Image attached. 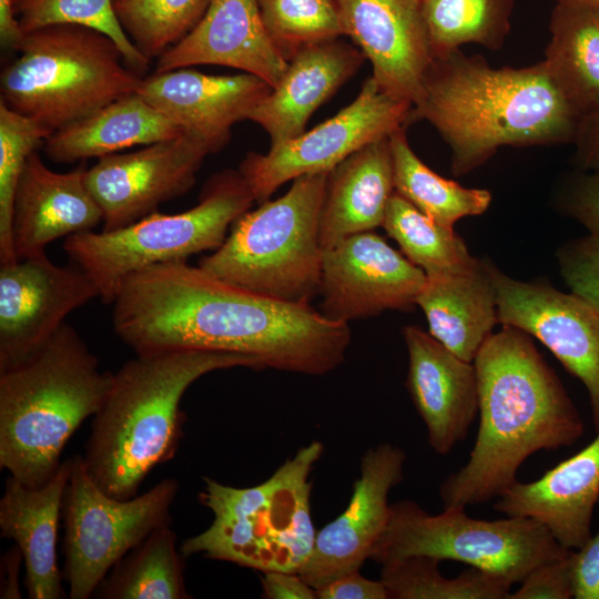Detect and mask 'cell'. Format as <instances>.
Wrapping results in <instances>:
<instances>
[{
	"label": "cell",
	"instance_id": "48",
	"mask_svg": "<svg viewBox=\"0 0 599 599\" xmlns=\"http://www.w3.org/2000/svg\"><path fill=\"white\" fill-rule=\"evenodd\" d=\"M556 2H571L599 9V0H555Z\"/></svg>",
	"mask_w": 599,
	"mask_h": 599
},
{
	"label": "cell",
	"instance_id": "35",
	"mask_svg": "<svg viewBox=\"0 0 599 599\" xmlns=\"http://www.w3.org/2000/svg\"><path fill=\"white\" fill-rule=\"evenodd\" d=\"M211 0H112L115 16L150 61L181 41L203 18Z\"/></svg>",
	"mask_w": 599,
	"mask_h": 599
},
{
	"label": "cell",
	"instance_id": "13",
	"mask_svg": "<svg viewBox=\"0 0 599 599\" xmlns=\"http://www.w3.org/2000/svg\"><path fill=\"white\" fill-rule=\"evenodd\" d=\"M209 154L201 141L183 133L98 159L85 181L102 210V230L124 227L187 193Z\"/></svg>",
	"mask_w": 599,
	"mask_h": 599
},
{
	"label": "cell",
	"instance_id": "32",
	"mask_svg": "<svg viewBox=\"0 0 599 599\" xmlns=\"http://www.w3.org/2000/svg\"><path fill=\"white\" fill-rule=\"evenodd\" d=\"M382 226L426 276L466 273L480 262L470 255L453 229L436 223L396 192Z\"/></svg>",
	"mask_w": 599,
	"mask_h": 599
},
{
	"label": "cell",
	"instance_id": "42",
	"mask_svg": "<svg viewBox=\"0 0 599 599\" xmlns=\"http://www.w3.org/2000/svg\"><path fill=\"white\" fill-rule=\"evenodd\" d=\"M572 592L576 599H599V530L571 550Z\"/></svg>",
	"mask_w": 599,
	"mask_h": 599
},
{
	"label": "cell",
	"instance_id": "38",
	"mask_svg": "<svg viewBox=\"0 0 599 599\" xmlns=\"http://www.w3.org/2000/svg\"><path fill=\"white\" fill-rule=\"evenodd\" d=\"M52 133L0 100V265L17 262L11 222L17 185L28 158Z\"/></svg>",
	"mask_w": 599,
	"mask_h": 599
},
{
	"label": "cell",
	"instance_id": "29",
	"mask_svg": "<svg viewBox=\"0 0 599 599\" xmlns=\"http://www.w3.org/2000/svg\"><path fill=\"white\" fill-rule=\"evenodd\" d=\"M549 29L548 71L581 118L599 112V9L556 2Z\"/></svg>",
	"mask_w": 599,
	"mask_h": 599
},
{
	"label": "cell",
	"instance_id": "43",
	"mask_svg": "<svg viewBox=\"0 0 599 599\" xmlns=\"http://www.w3.org/2000/svg\"><path fill=\"white\" fill-rule=\"evenodd\" d=\"M315 591L317 599H388L383 582L365 578L359 570L342 575Z\"/></svg>",
	"mask_w": 599,
	"mask_h": 599
},
{
	"label": "cell",
	"instance_id": "22",
	"mask_svg": "<svg viewBox=\"0 0 599 599\" xmlns=\"http://www.w3.org/2000/svg\"><path fill=\"white\" fill-rule=\"evenodd\" d=\"M85 173L83 164L69 172H55L44 164L38 151L28 158L12 210L11 236L17 260L45 254L49 243L93 231L103 222Z\"/></svg>",
	"mask_w": 599,
	"mask_h": 599
},
{
	"label": "cell",
	"instance_id": "1",
	"mask_svg": "<svg viewBox=\"0 0 599 599\" xmlns=\"http://www.w3.org/2000/svg\"><path fill=\"white\" fill-rule=\"evenodd\" d=\"M112 324L136 354L205 349L257 357L265 368L324 375L342 365L348 323L309 303H291L219 280L186 261L156 264L128 276Z\"/></svg>",
	"mask_w": 599,
	"mask_h": 599
},
{
	"label": "cell",
	"instance_id": "23",
	"mask_svg": "<svg viewBox=\"0 0 599 599\" xmlns=\"http://www.w3.org/2000/svg\"><path fill=\"white\" fill-rule=\"evenodd\" d=\"M599 500V430L595 439L534 481H516L494 509L509 517L532 518L545 525L566 549L577 550L591 537Z\"/></svg>",
	"mask_w": 599,
	"mask_h": 599
},
{
	"label": "cell",
	"instance_id": "9",
	"mask_svg": "<svg viewBox=\"0 0 599 599\" xmlns=\"http://www.w3.org/2000/svg\"><path fill=\"white\" fill-rule=\"evenodd\" d=\"M254 202L240 171L223 170L209 179L193 207L175 214L155 211L121 229L73 234L64 238L63 250L93 280L99 297L113 303L131 274L217 250Z\"/></svg>",
	"mask_w": 599,
	"mask_h": 599
},
{
	"label": "cell",
	"instance_id": "4",
	"mask_svg": "<svg viewBox=\"0 0 599 599\" xmlns=\"http://www.w3.org/2000/svg\"><path fill=\"white\" fill-rule=\"evenodd\" d=\"M234 367L265 368L254 356L205 349L136 354L125 362L93 416L82 456L91 478L112 497L136 496L151 470L175 455L185 419L180 404L189 386Z\"/></svg>",
	"mask_w": 599,
	"mask_h": 599
},
{
	"label": "cell",
	"instance_id": "10",
	"mask_svg": "<svg viewBox=\"0 0 599 599\" xmlns=\"http://www.w3.org/2000/svg\"><path fill=\"white\" fill-rule=\"evenodd\" d=\"M569 550L532 518L474 519L467 516L465 508L444 509L433 515L405 499L390 504L388 524L369 559L380 565L415 555L439 561L454 560L514 585Z\"/></svg>",
	"mask_w": 599,
	"mask_h": 599
},
{
	"label": "cell",
	"instance_id": "5",
	"mask_svg": "<svg viewBox=\"0 0 599 599\" xmlns=\"http://www.w3.org/2000/svg\"><path fill=\"white\" fill-rule=\"evenodd\" d=\"M112 378L67 323L26 359L1 370V468L28 486L45 484L70 437L103 404Z\"/></svg>",
	"mask_w": 599,
	"mask_h": 599
},
{
	"label": "cell",
	"instance_id": "24",
	"mask_svg": "<svg viewBox=\"0 0 599 599\" xmlns=\"http://www.w3.org/2000/svg\"><path fill=\"white\" fill-rule=\"evenodd\" d=\"M364 59L358 48L338 39L302 48L247 120L264 129L270 148L300 136L312 114L358 71Z\"/></svg>",
	"mask_w": 599,
	"mask_h": 599
},
{
	"label": "cell",
	"instance_id": "18",
	"mask_svg": "<svg viewBox=\"0 0 599 599\" xmlns=\"http://www.w3.org/2000/svg\"><path fill=\"white\" fill-rule=\"evenodd\" d=\"M344 34L370 61L388 94L417 100L434 60L422 0H336Z\"/></svg>",
	"mask_w": 599,
	"mask_h": 599
},
{
	"label": "cell",
	"instance_id": "47",
	"mask_svg": "<svg viewBox=\"0 0 599 599\" xmlns=\"http://www.w3.org/2000/svg\"><path fill=\"white\" fill-rule=\"evenodd\" d=\"M23 560L19 547L16 545L2 558V570H4V582H1V598H20L18 587V572Z\"/></svg>",
	"mask_w": 599,
	"mask_h": 599
},
{
	"label": "cell",
	"instance_id": "41",
	"mask_svg": "<svg viewBox=\"0 0 599 599\" xmlns=\"http://www.w3.org/2000/svg\"><path fill=\"white\" fill-rule=\"evenodd\" d=\"M565 207L589 233H599V172L581 175L571 183Z\"/></svg>",
	"mask_w": 599,
	"mask_h": 599
},
{
	"label": "cell",
	"instance_id": "14",
	"mask_svg": "<svg viewBox=\"0 0 599 599\" xmlns=\"http://www.w3.org/2000/svg\"><path fill=\"white\" fill-rule=\"evenodd\" d=\"M498 323L540 341L586 387L599 430V312L573 293L511 278L491 265Z\"/></svg>",
	"mask_w": 599,
	"mask_h": 599
},
{
	"label": "cell",
	"instance_id": "11",
	"mask_svg": "<svg viewBox=\"0 0 599 599\" xmlns=\"http://www.w3.org/2000/svg\"><path fill=\"white\" fill-rule=\"evenodd\" d=\"M177 490L179 483L166 478L142 495L119 499L91 478L82 456L73 457L63 501L69 597L90 598L129 551L171 521L170 507Z\"/></svg>",
	"mask_w": 599,
	"mask_h": 599
},
{
	"label": "cell",
	"instance_id": "3",
	"mask_svg": "<svg viewBox=\"0 0 599 599\" xmlns=\"http://www.w3.org/2000/svg\"><path fill=\"white\" fill-rule=\"evenodd\" d=\"M425 120L451 151V172L465 175L505 145L573 141L581 120L544 61L495 69L459 49L435 57L410 121Z\"/></svg>",
	"mask_w": 599,
	"mask_h": 599
},
{
	"label": "cell",
	"instance_id": "7",
	"mask_svg": "<svg viewBox=\"0 0 599 599\" xmlns=\"http://www.w3.org/2000/svg\"><path fill=\"white\" fill-rule=\"evenodd\" d=\"M0 74V100L51 133L135 92L143 75L124 65L106 34L77 24L26 33Z\"/></svg>",
	"mask_w": 599,
	"mask_h": 599
},
{
	"label": "cell",
	"instance_id": "46",
	"mask_svg": "<svg viewBox=\"0 0 599 599\" xmlns=\"http://www.w3.org/2000/svg\"><path fill=\"white\" fill-rule=\"evenodd\" d=\"M23 33L16 18L12 0H0V42L6 50H17Z\"/></svg>",
	"mask_w": 599,
	"mask_h": 599
},
{
	"label": "cell",
	"instance_id": "44",
	"mask_svg": "<svg viewBox=\"0 0 599 599\" xmlns=\"http://www.w3.org/2000/svg\"><path fill=\"white\" fill-rule=\"evenodd\" d=\"M262 597L267 599H316L315 589L298 573L286 571L262 572Z\"/></svg>",
	"mask_w": 599,
	"mask_h": 599
},
{
	"label": "cell",
	"instance_id": "16",
	"mask_svg": "<svg viewBox=\"0 0 599 599\" xmlns=\"http://www.w3.org/2000/svg\"><path fill=\"white\" fill-rule=\"evenodd\" d=\"M426 280L423 270L382 236L357 233L324 251L321 312L349 323L388 309H408L416 305Z\"/></svg>",
	"mask_w": 599,
	"mask_h": 599
},
{
	"label": "cell",
	"instance_id": "45",
	"mask_svg": "<svg viewBox=\"0 0 599 599\" xmlns=\"http://www.w3.org/2000/svg\"><path fill=\"white\" fill-rule=\"evenodd\" d=\"M573 142L578 164L583 170L599 172V112L581 118Z\"/></svg>",
	"mask_w": 599,
	"mask_h": 599
},
{
	"label": "cell",
	"instance_id": "34",
	"mask_svg": "<svg viewBox=\"0 0 599 599\" xmlns=\"http://www.w3.org/2000/svg\"><path fill=\"white\" fill-rule=\"evenodd\" d=\"M439 562L415 555L383 564L379 580L388 599H507L510 592V582L475 567L447 578Z\"/></svg>",
	"mask_w": 599,
	"mask_h": 599
},
{
	"label": "cell",
	"instance_id": "33",
	"mask_svg": "<svg viewBox=\"0 0 599 599\" xmlns=\"http://www.w3.org/2000/svg\"><path fill=\"white\" fill-rule=\"evenodd\" d=\"M434 58L477 43L502 47L509 31L514 0H422Z\"/></svg>",
	"mask_w": 599,
	"mask_h": 599
},
{
	"label": "cell",
	"instance_id": "40",
	"mask_svg": "<svg viewBox=\"0 0 599 599\" xmlns=\"http://www.w3.org/2000/svg\"><path fill=\"white\" fill-rule=\"evenodd\" d=\"M572 592L571 550L559 559L546 562L520 582L507 599H570Z\"/></svg>",
	"mask_w": 599,
	"mask_h": 599
},
{
	"label": "cell",
	"instance_id": "37",
	"mask_svg": "<svg viewBox=\"0 0 599 599\" xmlns=\"http://www.w3.org/2000/svg\"><path fill=\"white\" fill-rule=\"evenodd\" d=\"M268 37L290 60L304 47L344 35L336 0H258Z\"/></svg>",
	"mask_w": 599,
	"mask_h": 599
},
{
	"label": "cell",
	"instance_id": "26",
	"mask_svg": "<svg viewBox=\"0 0 599 599\" xmlns=\"http://www.w3.org/2000/svg\"><path fill=\"white\" fill-rule=\"evenodd\" d=\"M389 136L365 145L328 173L319 217L324 251L383 225L395 192Z\"/></svg>",
	"mask_w": 599,
	"mask_h": 599
},
{
	"label": "cell",
	"instance_id": "39",
	"mask_svg": "<svg viewBox=\"0 0 599 599\" xmlns=\"http://www.w3.org/2000/svg\"><path fill=\"white\" fill-rule=\"evenodd\" d=\"M557 258L570 292L599 312V233L570 241Z\"/></svg>",
	"mask_w": 599,
	"mask_h": 599
},
{
	"label": "cell",
	"instance_id": "31",
	"mask_svg": "<svg viewBox=\"0 0 599 599\" xmlns=\"http://www.w3.org/2000/svg\"><path fill=\"white\" fill-rule=\"evenodd\" d=\"M405 129L389 136L395 192L429 219L449 229L465 216L486 212L491 202L490 192L464 187L432 171L412 150Z\"/></svg>",
	"mask_w": 599,
	"mask_h": 599
},
{
	"label": "cell",
	"instance_id": "25",
	"mask_svg": "<svg viewBox=\"0 0 599 599\" xmlns=\"http://www.w3.org/2000/svg\"><path fill=\"white\" fill-rule=\"evenodd\" d=\"M71 470L72 458L61 463L42 486H28L11 475L6 481L0 500L1 536L16 541L22 552L31 599H60L64 595L57 540Z\"/></svg>",
	"mask_w": 599,
	"mask_h": 599
},
{
	"label": "cell",
	"instance_id": "2",
	"mask_svg": "<svg viewBox=\"0 0 599 599\" xmlns=\"http://www.w3.org/2000/svg\"><path fill=\"white\" fill-rule=\"evenodd\" d=\"M474 366L479 427L467 463L439 486L444 509L498 498L539 450L572 446L580 414L526 332L504 325L481 345Z\"/></svg>",
	"mask_w": 599,
	"mask_h": 599
},
{
	"label": "cell",
	"instance_id": "17",
	"mask_svg": "<svg viewBox=\"0 0 599 599\" xmlns=\"http://www.w3.org/2000/svg\"><path fill=\"white\" fill-rule=\"evenodd\" d=\"M405 451L378 444L361 459V474L345 510L316 532L313 551L298 575L314 589L359 570L390 516L389 491L404 478Z\"/></svg>",
	"mask_w": 599,
	"mask_h": 599
},
{
	"label": "cell",
	"instance_id": "20",
	"mask_svg": "<svg viewBox=\"0 0 599 599\" xmlns=\"http://www.w3.org/2000/svg\"><path fill=\"white\" fill-rule=\"evenodd\" d=\"M403 337L408 352V393L426 426L429 446L436 454L447 455L466 438L478 414L474 363L416 326H405Z\"/></svg>",
	"mask_w": 599,
	"mask_h": 599
},
{
	"label": "cell",
	"instance_id": "12",
	"mask_svg": "<svg viewBox=\"0 0 599 599\" xmlns=\"http://www.w3.org/2000/svg\"><path fill=\"white\" fill-rule=\"evenodd\" d=\"M412 108L410 102L388 94L369 77L353 102L336 115L264 154L247 153L238 171L255 202L263 203L286 182L328 173L365 145L406 128Z\"/></svg>",
	"mask_w": 599,
	"mask_h": 599
},
{
	"label": "cell",
	"instance_id": "15",
	"mask_svg": "<svg viewBox=\"0 0 599 599\" xmlns=\"http://www.w3.org/2000/svg\"><path fill=\"white\" fill-rule=\"evenodd\" d=\"M99 296L80 266L57 265L45 254L0 265V372L34 353L70 313Z\"/></svg>",
	"mask_w": 599,
	"mask_h": 599
},
{
	"label": "cell",
	"instance_id": "19",
	"mask_svg": "<svg viewBox=\"0 0 599 599\" xmlns=\"http://www.w3.org/2000/svg\"><path fill=\"white\" fill-rule=\"evenodd\" d=\"M271 90L266 81L245 72L214 75L180 68L142 77L135 92L212 154L229 143L233 125L247 120Z\"/></svg>",
	"mask_w": 599,
	"mask_h": 599
},
{
	"label": "cell",
	"instance_id": "6",
	"mask_svg": "<svg viewBox=\"0 0 599 599\" xmlns=\"http://www.w3.org/2000/svg\"><path fill=\"white\" fill-rule=\"evenodd\" d=\"M324 450L314 440L297 450L264 483L246 488L204 478L200 502L213 514L211 526L183 541L184 557L230 561L265 571L296 572L308 560L316 530L309 480Z\"/></svg>",
	"mask_w": 599,
	"mask_h": 599
},
{
	"label": "cell",
	"instance_id": "8",
	"mask_svg": "<svg viewBox=\"0 0 599 599\" xmlns=\"http://www.w3.org/2000/svg\"><path fill=\"white\" fill-rule=\"evenodd\" d=\"M328 173L296 177L283 196L248 210L223 244L197 265L251 292L309 303L321 287L319 217Z\"/></svg>",
	"mask_w": 599,
	"mask_h": 599
},
{
	"label": "cell",
	"instance_id": "21",
	"mask_svg": "<svg viewBox=\"0 0 599 599\" xmlns=\"http://www.w3.org/2000/svg\"><path fill=\"white\" fill-rule=\"evenodd\" d=\"M287 63L266 32L258 0H211L200 22L156 59L154 72L215 64L254 74L274 88Z\"/></svg>",
	"mask_w": 599,
	"mask_h": 599
},
{
	"label": "cell",
	"instance_id": "30",
	"mask_svg": "<svg viewBox=\"0 0 599 599\" xmlns=\"http://www.w3.org/2000/svg\"><path fill=\"white\" fill-rule=\"evenodd\" d=\"M184 558L171 521L164 522L110 570L94 593L108 599H189Z\"/></svg>",
	"mask_w": 599,
	"mask_h": 599
},
{
	"label": "cell",
	"instance_id": "27",
	"mask_svg": "<svg viewBox=\"0 0 599 599\" xmlns=\"http://www.w3.org/2000/svg\"><path fill=\"white\" fill-rule=\"evenodd\" d=\"M416 305L426 315L430 335L473 363L498 323L491 264L480 261L466 273L427 276Z\"/></svg>",
	"mask_w": 599,
	"mask_h": 599
},
{
	"label": "cell",
	"instance_id": "36",
	"mask_svg": "<svg viewBox=\"0 0 599 599\" xmlns=\"http://www.w3.org/2000/svg\"><path fill=\"white\" fill-rule=\"evenodd\" d=\"M23 34L54 24H77L95 29L119 47L125 64L140 75L149 69L146 59L122 29L112 0H12Z\"/></svg>",
	"mask_w": 599,
	"mask_h": 599
},
{
	"label": "cell",
	"instance_id": "28",
	"mask_svg": "<svg viewBox=\"0 0 599 599\" xmlns=\"http://www.w3.org/2000/svg\"><path fill=\"white\" fill-rule=\"evenodd\" d=\"M183 133L139 93L133 92L54 131L44 141L43 150L53 162L73 163L100 159Z\"/></svg>",
	"mask_w": 599,
	"mask_h": 599
}]
</instances>
